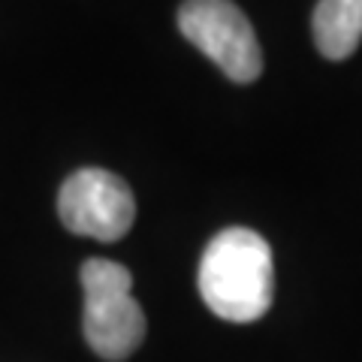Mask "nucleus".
I'll return each mask as SVG.
<instances>
[{"mask_svg": "<svg viewBox=\"0 0 362 362\" xmlns=\"http://www.w3.org/2000/svg\"><path fill=\"white\" fill-rule=\"evenodd\" d=\"M85 290L82 329L90 350L106 362L130 359L145 341V311L133 299V275L112 259H88L78 272Z\"/></svg>", "mask_w": 362, "mask_h": 362, "instance_id": "obj_2", "label": "nucleus"}, {"mask_svg": "<svg viewBox=\"0 0 362 362\" xmlns=\"http://www.w3.org/2000/svg\"><path fill=\"white\" fill-rule=\"evenodd\" d=\"M58 214L76 235L97 242H118L136 221V199L127 181L97 166L76 169L61 185Z\"/></svg>", "mask_w": 362, "mask_h": 362, "instance_id": "obj_4", "label": "nucleus"}, {"mask_svg": "<svg viewBox=\"0 0 362 362\" xmlns=\"http://www.w3.org/2000/svg\"><path fill=\"white\" fill-rule=\"evenodd\" d=\"M178 30L206 54L230 82L247 85L263 73V49L251 21L233 0H185Z\"/></svg>", "mask_w": 362, "mask_h": 362, "instance_id": "obj_3", "label": "nucleus"}, {"mask_svg": "<svg viewBox=\"0 0 362 362\" xmlns=\"http://www.w3.org/2000/svg\"><path fill=\"white\" fill-rule=\"evenodd\" d=\"M311 30L326 61L350 58L362 42V0H320L311 16Z\"/></svg>", "mask_w": 362, "mask_h": 362, "instance_id": "obj_5", "label": "nucleus"}, {"mask_svg": "<svg viewBox=\"0 0 362 362\" xmlns=\"http://www.w3.org/2000/svg\"><path fill=\"white\" fill-rule=\"evenodd\" d=\"M199 296L211 314L230 323H254L272 308L275 266L272 247L247 226H226L202 251Z\"/></svg>", "mask_w": 362, "mask_h": 362, "instance_id": "obj_1", "label": "nucleus"}]
</instances>
